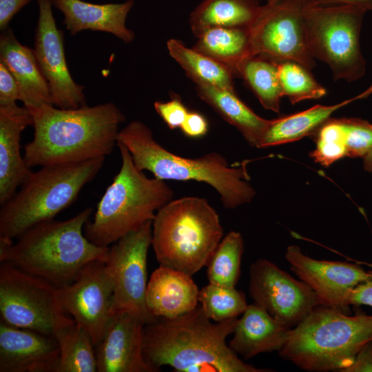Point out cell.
Returning <instances> with one entry per match:
<instances>
[{
	"label": "cell",
	"mask_w": 372,
	"mask_h": 372,
	"mask_svg": "<svg viewBox=\"0 0 372 372\" xmlns=\"http://www.w3.org/2000/svg\"><path fill=\"white\" fill-rule=\"evenodd\" d=\"M200 305L179 317L158 318L144 328L143 355L156 371L269 372L243 362L227 344L238 318L213 323Z\"/></svg>",
	"instance_id": "1"
},
{
	"label": "cell",
	"mask_w": 372,
	"mask_h": 372,
	"mask_svg": "<svg viewBox=\"0 0 372 372\" xmlns=\"http://www.w3.org/2000/svg\"><path fill=\"white\" fill-rule=\"evenodd\" d=\"M34 136L23 149L29 167L79 163L109 155L125 121L113 103L62 109L42 105L29 109Z\"/></svg>",
	"instance_id": "2"
},
{
	"label": "cell",
	"mask_w": 372,
	"mask_h": 372,
	"mask_svg": "<svg viewBox=\"0 0 372 372\" xmlns=\"http://www.w3.org/2000/svg\"><path fill=\"white\" fill-rule=\"evenodd\" d=\"M87 207L65 220L39 223L16 239L0 237V262L40 277L61 288L71 284L93 260L106 261L109 247L91 242L83 232L92 213Z\"/></svg>",
	"instance_id": "3"
},
{
	"label": "cell",
	"mask_w": 372,
	"mask_h": 372,
	"mask_svg": "<svg viewBox=\"0 0 372 372\" xmlns=\"http://www.w3.org/2000/svg\"><path fill=\"white\" fill-rule=\"evenodd\" d=\"M117 143L127 147L139 170L163 180L205 183L217 192L226 209L249 203L256 195L246 164L229 165L214 152L194 158L178 156L158 143L150 128L140 121H132L119 130Z\"/></svg>",
	"instance_id": "4"
},
{
	"label": "cell",
	"mask_w": 372,
	"mask_h": 372,
	"mask_svg": "<svg viewBox=\"0 0 372 372\" xmlns=\"http://www.w3.org/2000/svg\"><path fill=\"white\" fill-rule=\"evenodd\" d=\"M371 340L372 315L318 305L289 329L278 354L307 371L345 372Z\"/></svg>",
	"instance_id": "5"
},
{
	"label": "cell",
	"mask_w": 372,
	"mask_h": 372,
	"mask_svg": "<svg viewBox=\"0 0 372 372\" xmlns=\"http://www.w3.org/2000/svg\"><path fill=\"white\" fill-rule=\"evenodd\" d=\"M121 167L97 204L92 220L84 226L93 244L108 247L122 237L152 221L156 212L172 200L165 180L149 178L134 164L125 146L117 143Z\"/></svg>",
	"instance_id": "6"
},
{
	"label": "cell",
	"mask_w": 372,
	"mask_h": 372,
	"mask_svg": "<svg viewBox=\"0 0 372 372\" xmlns=\"http://www.w3.org/2000/svg\"><path fill=\"white\" fill-rule=\"evenodd\" d=\"M223 229L215 209L203 198L171 200L152 220V246L160 265L192 276L207 266Z\"/></svg>",
	"instance_id": "7"
},
{
	"label": "cell",
	"mask_w": 372,
	"mask_h": 372,
	"mask_svg": "<svg viewBox=\"0 0 372 372\" xmlns=\"http://www.w3.org/2000/svg\"><path fill=\"white\" fill-rule=\"evenodd\" d=\"M105 157L42 166L0 209V237L16 239L34 225L54 219L75 202L101 169Z\"/></svg>",
	"instance_id": "8"
},
{
	"label": "cell",
	"mask_w": 372,
	"mask_h": 372,
	"mask_svg": "<svg viewBox=\"0 0 372 372\" xmlns=\"http://www.w3.org/2000/svg\"><path fill=\"white\" fill-rule=\"evenodd\" d=\"M366 11L350 4H320L305 0L304 18L313 58L327 64L335 81L353 82L366 72L360 44Z\"/></svg>",
	"instance_id": "9"
},
{
	"label": "cell",
	"mask_w": 372,
	"mask_h": 372,
	"mask_svg": "<svg viewBox=\"0 0 372 372\" xmlns=\"http://www.w3.org/2000/svg\"><path fill=\"white\" fill-rule=\"evenodd\" d=\"M64 309L59 288L11 265H0L1 320L19 328L54 336L71 321Z\"/></svg>",
	"instance_id": "10"
},
{
	"label": "cell",
	"mask_w": 372,
	"mask_h": 372,
	"mask_svg": "<svg viewBox=\"0 0 372 372\" xmlns=\"http://www.w3.org/2000/svg\"><path fill=\"white\" fill-rule=\"evenodd\" d=\"M305 0L267 2L249 28L251 57L293 61L311 70L316 61L309 48L304 18Z\"/></svg>",
	"instance_id": "11"
},
{
	"label": "cell",
	"mask_w": 372,
	"mask_h": 372,
	"mask_svg": "<svg viewBox=\"0 0 372 372\" xmlns=\"http://www.w3.org/2000/svg\"><path fill=\"white\" fill-rule=\"evenodd\" d=\"M152 221H148L109 247L105 264L113 283L111 316L128 311L145 324L156 318L147 308V253L152 245Z\"/></svg>",
	"instance_id": "12"
},
{
	"label": "cell",
	"mask_w": 372,
	"mask_h": 372,
	"mask_svg": "<svg viewBox=\"0 0 372 372\" xmlns=\"http://www.w3.org/2000/svg\"><path fill=\"white\" fill-rule=\"evenodd\" d=\"M249 292L255 304L290 329L320 305L305 282L264 258L250 266Z\"/></svg>",
	"instance_id": "13"
},
{
	"label": "cell",
	"mask_w": 372,
	"mask_h": 372,
	"mask_svg": "<svg viewBox=\"0 0 372 372\" xmlns=\"http://www.w3.org/2000/svg\"><path fill=\"white\" fill-rule=\"evenodd\" d=\"M113 283L105 261L86 264L71 284L59 288L65 311L90 335L95 345L111 318Z\"/></svg>",
	"instance_id": "14"
},
{
	"label": "cell",
	"mask_w": 372,
	"mask_h": 372,
	"mask_svg": "<svg viewBox=\"0 0 372 372\" xmlns=\"http://www.w3.org/2000/svg\"><path fill=\"white\" fill-rule=\"evenodd\" d=\"M39 17L35 29L34 52L45 79L53 105L62 109L87 105L84 86L72 79L67 65L64 39L56 27L50 0H37Z\"/></svg>",
	"instance_id": "15"
},
{
	"label": "cell",
	"mask_w": 372,
	"mask_h": 372,
	"mask_svg": "<svg viewBox=\"0 0 372 372\" xmlns=\"http://www.w3.org/2000/svg\"><path fill=\"white\" fill-rule=\"evenodd\" d=\"M285 257L291 271L315 292L320 305L346 313L349 293L368 276L357 262L316 260L297 245L287 247Z\"/></svg>",
	"instance_id": "16"
},
{
	"label": "cell",
	"mask_w": 372,
	"mask_h": 372,
	"mask_svg": "<svg viewBox=\"0 0 372 372\" xmlns=\"http://www.w3.org/2000/svg\"><path fill=\"white\" fill-rule=\"evenodd\" d=\"M145 325L130 311L114 313L94 347L97 372H157L144 358Z\"/></svg>",
	"instance_id": "17"
},
{
	"label": "cell",
	"mask_w": 372,
	"mask_h": 372,
	"mask_svg": "<svg viewBox=\"0 0 372 372\" xmlns=\"http://www.w3.org/2000/svg\"><path fill=\"white\" fill-rule=\"evenodd\" d=\"M59 357L54 336L0 321V372H56Z\"/></svg>",
	"instance_id": "18"
},
{
	"label": "cell",
	"mask_w": 372,
	"mask_h": 372,
	"mask_svg": "<svg viewBox=\"0 0 372 372\" xmlns=\"http://www.w3.org/2000/svg\"><path fill=\"white\" fill-rule=\"evenodd\" d=\"M28 108L17 103L0 105V205L17 191L33 171L21 154L22 132L32 125Z\"/></svg>",
	"instance_id": "19"
},
{
	"label": "cell",
	"mask_w": 372,
	"mask_h": 372,
	"mask_svg": "<svg viewBox=\"0 0 372 372\" xmlns=\"http://www.w3.org/2000/svg\"><path fill=\"white\" fill-rule=\"evenodd\" d=\"M52 6L63 15V25L71 35L83 30L110 33L129 43L135 38L134 32L126 26L128 14L134 0L121 3L95 4L82 0H50Z\"/></svg>",
	"instance_id": "20"
},
{
	"label": "cell",
	"mask_w": 372,
	"mask_h": 372,
	"mask_svg": "<svg viewBox=\"0 0 372 372\" xmlns=\"http://www.w3.org/2000/svg\"><path fill=\"white\" fill-rule=\"evenodd\" d=\"M0 62L10 72L19 88V100L32 109L53 105L48 84L37 63L34 50L21 44L8 28L0 37Z\"/></svg>",
	"instance_id": "21"
},
{
	"label": "cell",
	"mask_w": 372,
	"mask_h": 372,
	"mask_svg": "<svg viewBox=\"0 0 372 372\" xmlns=\"http://www.w3.org/2000/svg\"><path fill=\"white\" fill-rule=\"evenodd\" d=\"M199 290L192 276L160 265L147 283L146 304L157 318L172 319L195 309Z\"/></svg>",
	"instance_id": "22"
},
{
	"label": "cell",
	"mask_w": 372,
	"mask_h": 372,
	"mask_svg": "<svg viewBox=\"0 0 372 372\" xmlns=\"http://www.w3.org/2000/svg\"><path fill=\"white\" fill-rule=\"evenodd\" d=\"M289 329L254 302L247 305L238 319L229 346L246 360L262 353L278 352Z\"/></svg>",
	"instance_id": "23"
},
{
	"label": "cell",
	"mask_w": 372,
	"mask_h": 372,
	"mask_svg": "<svg viewBox=\"0 0 372 372\" xmlns=\"http://www.w3.org/2000/svg\"><path fill=\"white\" fill-rule=\"evenodd\" d=\"M198 96L225 121L236 127L250 146L260 148L271 120L252 111L234 90L208 85H196Z\"/></svg>",
	"instance_id": "24"
},
{
	"label": "cell",
	"mask_w": 372,
	"mask_h": 372,
	"mask_svg": "<svg viewBox=\"0 0 372 372\" xmlns=\"http://www.w3.org/2000/svg\"><path fill=\"white\" fill-rule=\"evenodd\" d=\"M261 8L257 0H203L191 12L189 26L196 37L211 28H249Z\"/></svg>",
	"instance_id": "25"
},
{
	"label": "cell",
	"mask_w": 372,
	"mask_h": 372,
	"mask_svg": "<svg viewBox=\"0 0 372 372\" xmlns=\"http://www.w3.org/2000/svg\"><path fill=\"white\" fill-rule=\"evenodd\" d=\"M196 38L194 50L226 65L235 76L251 58L249 28H211Z\"/></svg>",
	"instance_id": "26"
},
{
	"label": "cell",
	"mask_w": 372,
	"mask_h": 372,
	"mask_svg": "<svg viewBox=\"0 0 372 372\" xmlns=\"http://www.w3.org/2000/svg\"><path fill=\"white\" fill-rule=\"evenodd\" d=\"M353 101V98L332 105H316L302 112L271 120L260 148L294 142L316 133L334 112Z\"/></svg>",
	"instance_id": "27"
},
{
	"label": "cell",
	"mask_w": 372,
	"mask_h": 372,
	"mask_svg": "<svg viewBox=\"0 0 372 372\" xmlns=\"http://www.w3.org/2000/svg\"><path fill=\"white\" fill-rule=\"evenodd\" d=\"M167 49L170 56L196 85H208L235 91V75L226 65L193 48L187 47L176 39L167 41Z\"/></svg>",
	"instance_id": "28"
},
{
	"label": "cell",
	"mask_w": 372,
	"mask_h": 372,
	"mask_svg": "<svg viewBox=\"0 0 372 372\" xmlns=\"http://www.w3.org/2000/svg\"><path fill=\"white\" fill-rule=\"evenodd\" d=\"M54 336L60 350L56 372H97L92 338L74 319L59 327Z\"/></svg>",
	"instance_id": "29"
},
{
	"label": "cell",
	"mask_w": 372,
	"mask_h": 372,
	"mask_svg": "<svg viewBox=\"0 0 372 372\" xmlns=\"http://www.w3.org/2000/svg\"><path fill=\"white\" fill-rule=\"evenodd\" d=\"M238 76L245 80L265 110L280 112L283 96L278 63L262 56L251 57L240 65Z\"/></svg>",
	"instance_id": "30"
},
{
	"label": "cell",
	"mask_w": 372,
	"mask_h": 372,
	"mask_svg": "<svg viewBox=\"0 0 372 372\" xmlns=\"http://www.w3.org/2000/svg\"><path fill=\"white\" fill-rule=\"evenodd\" d=\"M243 251L242 235L235 231L229 232L220 242L207 265L209 283L235 287L240 274Z\"/></svg>",
	"instance_id": "31"
},
{
	"label": "cell",
	"mask_w": 372,
	"mask_h": 372,
	"mask_svg": "<svg viewBox=\"0 0 372 372\" xmlns=\"http://www.w3.org/2000/svg\"><path fill=\"white\" fill-rule=\"evenodd\" d=\"M198 302L206 316L215 322L237 318L248 305L244 293L236 287L211 283L199 291Z\"/></svg>",
	"instance_id": "32"
},
{
	"label": "cell",
	"mask_w": 372,
	"mask_h": 372,
	"mask_svg": "<svg viewBox=\"0 0 372 372\" xmlns=\"http://www.w3.org/2000/svg\"><path fill=\"white\" fill-rule=\"evenodd\" d=\"M278 75L283 96L292 104L307 99H318L327 94L320 84L303 65L293 61L278 63Z\"/></svg>",
	"instance_id": "33"
},
{
	"label": "cell",
	"mask_w": 372,
	"mask_h": 372,
	"mask_svg": "<svg viewBox=\"0 0 372 372\" xmlns=\"http://www.w3.org/2000/svg\"><path fill=\"white\" fill-rule=\"evenodd\" d=\"M316 148L310 155L315 162L329 167L347 156L346 136L340 118H329L316 132Z\"/></svg>",
	"instance_id": "34"
},
{
	"label": "cell",
	"mask_w": 372,
	"mask_h": 372,
	"mask_svg": "<svg viewBox=\"0 0 372 372\" xmlns=\"http://www.w3.org/2000/svg\"><path fill=\"white\" fill-rule=\"evenodd\" d=\"M347 156L363 158L372 149V123L358 118H342Z\"/></svg>",
	"instance_id": "35"
},
{
	"label": "cell",
	"mask_w": 372,
	"mask_h": 372,
	"mask_svg": "<svg viewBox=\"0 0 372 372\" xmlns=\"http://www.w3.org/2000/svg\"><path fill=\"white\" fill-rule=\"evenodd\" d=\"M154 107L171 130L180 128L189 111L180 96L174 94L169 101H156Z\"/></svg>",
	"instance_id": "36"
},
{
	"label": "cell",
	"mask_w": 372,
	"mask_h": 372,
	"mask_svg": "<svg viewBox=\"0 0 372 372\" xmlns=\"http://www.w3.org/2000/svg\"><path fill=\"white\" fill-rule=\"evenodd\" d=\"M19 100L16 80L8 68L0 62V105H7Z\"/></svg>",
	"instance_id": "37"
},
{
	"label": "cell",
	"mask_w": 372,
	"mask_h": 372,
	"mask_svg": "<svg viewBox=\"0 0 372 372\" xmlns=\"http://www.w3.org/2000/svg\"><path fill=\"white\" fill-rule=\"evenodd\" d=\"M209 125L205 117L197 112H189L180 129L185 136L200 138L208 132Z\"/></svg>",
	"instance_id": "38"
},
{
	"label": "cell",
	"mask_w": 372,
	"mask_h": 372,
	"mask_svg": "<svg viewBox=\"0 0 372 372\" xmlns=\"http://www.w3.org/2000/svg\"><path fill=\"white\" fill-rule=\"evenodd\" d=\"M347 304L349 306L367 305L372 307V271H368L366 278L351 291Z\"/></svg>",
	"instance_id": "39"
},
{
	"label": "cell",
	"mask_w": 372,
	"mask_h": 372,
	"mask_svg": "<svg viewBox=\"0 0 372 372\" xmlns=\"http://www.w3.org/2000/svg\"><path fill=\"white\" fill-rule=\"evenodd\" d=\"M33 0H0V30L4 31L12 17Z\"/></svg>",
	"instance_id": "40"
},
{
	"label": "cell",
	"mask_w": 372,
	"mask_h": 372,
	"mask_svg": "<svg viewBox=\"0 0 372 372\" xmlns=\"http://www.w3.org/2000/svg\"><path fill=\"white\" fill-rule=\"evenodd\" d=\"M345 372H372V340L358 352L354 362Z\"/></svg>",
	"instance_id": "41"
},
{
	"label": "cell",
	"mask_w": 372,
	"mask_h": 372,
	"mask_svg": "<svg viewBox=\"0 0 372 372\" xmlns=\"http://www.w3.org/2000/svg\"><path fill=\"white\" fill-rule=\"evenodd\" d=\"M320 4H350L360 7L366 12L372 10V0H311Z\"/></svg>",
	"instance_id": "42"
},
{
	"label": "cell",
	"mask_w": 372,
	"mask_h": 372,
	"mask_svg": "<svg viewBox=\"0 0 372 372\" xmlns=\"http://www.w3.org/2000/svg\"><path fill=\"white\" fill-rule=\"evenodd\" d=\"M364 169L372 173V149L362 158Z\"/></svg>",
	"instance_id": "43"
},
{
	"label": "cell",
	"mask_w": 372,
	"mask_h": 372,
	"mask_svg": "<svg viewBox=\"0 0 372 372\" xmlns=\"http://www.w3.org/2000/svg\"><path fill=\"white\" fill-rule=\"evenodd\" d=\"M358 262V264H364V265H367V266H369L370 267H372V264H371V263L360 262Z\"/></svg>",
	"instance_id": "44"
},
{
	"label": "cell",
	"mask_w": 372,
	"mask_h": 372,
	"mask_svg": "<svg viewBox=\"0 0 372 372\" xmlns=\"http://www.w3.org/2000/svg\"><path fill=\"white\" fill-rule=\"evenodd\" d=\"M277 0H267V2H273V1H276Z\"/></svg>",
	"instance_id": "45"
}]
</instances>
